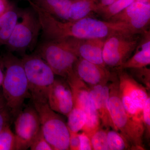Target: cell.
Listing matches in <instances>:
<instances>
[{
	"label": "cell",
	"instance_id": "obj_24",
	"mask_svg": "<svg viewBox=\"0 0 150 150\" xmlns=\"http://www.w3.org/2000/svg\"><path fill=\"white\" fill-rule=\"evenodd\" d=\"M134 1V0H116L112 4L98 10L96 13L100 15L106 20L109 21Z\"/></svg>",
	"mask_w": 150,
	"mask_h": 150
},
{
	"label": "cell",
	"instance_id": "obj_37",
	"mask_svg": "<svg viewBox=\"0 0 150 150\" xmlns=\"http://www.w3.org/2000/svg\"><path fill=\"white\" fill-rule=\"evenodd\" d=\"M25 1H28V0H25Z\"/></svg>",
	"mask_w": 150,
	"mask_h": 150
},
{
	"label": "cell",
	"instance_id": "obj_30",
	"mask_svg": "<svg viewBox=\"0 0 150 150\" xmlns=\"http://www.w3.org/2000/svg\"><path fill=\"white\" fill-rule=\"evenodd\" d=\"M12 117H13L7 108L0 110V132L6 126L10 125Z\"/></svg>",
	"mask_w": 150,
	"mask_h": 150
},
{
	"label": "cell",
	"instance_id": "obj_29",
	"mask_svg": "<svg viewBox=\"0 0 150 150\" xmlns=\"http://www.w3.org/2000/svg\"><path fill=\"white\" fill-rule=\"evenodd\" d=\"M30 148L31 150H53L43 136L41 129L35 137Z\"/></svg>",
	"mask_w": 150,
	"mask_h": 150
},
{
	"label": "cell",
	"instance_id": "obj_19",
	"mask_svg": "<svg viewBox=\"0 0 150 150\" xmlns=\"http://www.w3.org/2000/svg\"><path fill=\"white\" fill-rule=\"evenodd\" d=\"M136 53L129 58L119 69H137L148 67L150 64V48L137 47Z\"/></svg>",
	"mask_w": 150,
	"mask_h": 150
},
{
	"label": "cell",
	"instance_id": "obj_7",
	"mask_svg": "<svg viewBox=\"0 0 150 150\" xmlns=\"http://www.w3.org/2000/svg\"><path fill=\"white\" fill-rule=\"evenodd\" d=\"M20 14L21 21L18 22L6 45L11 52L24 53L35 46L41 27L36 12L32 8L22 11Z\"/></svg>",
	"mask_w": 150,
	"mask_h": 150
},
{
	"label": "cell",
	"instance_id": "obj_8",
	"mask_svg": "<svg viewBox=\"0 0 150 150\" xmlns=\"http://www.w3.org/2000/svg\"><path fill=\"white\" fill-rule=\"evenodd\" d=\"M38 55L48 64L54 74L67 79L75 72L74 67L79 58L71 51L55 41L41 43Z\"/></svg>",
	"mask_w": 150,
	"mask_h": 150
},
{
	"label": "cell",
	"instance_id": "obj_34",
	"mask_svg": "<svg viewBox=\"0 0 150 150\" xmlns=\"http://www.w3.org/2000/svg\"><path fill=\"white\" fill-rule=\"evenodd\" d=\"M6 107V103L2 94L0 93V110Z\"/></svg>",
	"mask_w": 150,
	"mask_h": 150
},
{
	"label": "cell",
	"instance_id": "obj_5",
	"mask_svg": "<svg viewBox=\"0 0 150 150\" xmlns=\"http://www.w3.org/2000/svg\"><path fill=\"white\" fill-rule=\"evenodd\" d=\"M43 136L53 150H69L70 132L62 117L46 103H33Z\"/></svg>",
	"mask_w": 150,
	"mask_h": 150
},
{
	"label": "cell",
	"instance_id": "obj_23",
	"mask_svg": "<svg viewBox=\"0 0 150 150\" xmlns=\"http://www.w3.org/2000/svg\"><path fill=\"white\" fill-rule=\"evenodd\" d=\"M108 144L110 150L131 149V145L123 135L118 131L107 130Z\"/></svg>",
	"mask_w": 150,
	"mask_h": 150
},
{
	"label": "cell",
	"instance_id": "obj_18",
	"mask_svg": "<svg viewBox=\"0 0 150 150\" xmlns=\"http://www.w3.org/2000/svg\"><path fill=\"white\" fill-rule=\"evenodd\" d=\"M96 9L95 0H72L69 9V21L86 17L92 12H95Z\"/></svg>",
	"mask_w": 150,
	"mask_h": 150
},
{
	"label": "cell",
	"instance_id": "obj_20",
	"mask_svg": "<svg viewBox=\"0 0 150 150\" xmlns=\"http://www.w3.org/2000/svg\"><path fill=\"white\" fill-rule=\"evenodd\" d=\"M67 117L69 130L74 133L82 130L86 121V115L83 110L74 106Z\"/></svg>",
	"mask_w": 150,
	"mask_h": 150
},
{
	"label": "cell",
	"instance_id": "obj_9",
	"mask_svg": "<svg viewBox=\"0 0 150 150\" xmlns=\"http://www.w3.org/2000/svg\"><path fill=\"white\" fill-rule=\"evenodd\" d=\"M137 34L119 33L105 39L103 58L106 66L119 68L129 59L139 43Z\"/></svg>",
	"mask_w": 150,
	"mask_h": 150
},
{
	"label": "cell",
	"instance_id": "obj_28",
	"mask_svg": "<svg viewBox=\"0 0 150 150\" xmlns=\"http://www.w3.org/2000/svg\"><path fill=\"white\" fill-rule=\"evenodd\" d=\"M143 120L144 123V134L145 139L149 142L150 138V97L146 100L143 109Z\"/></svg>",
	"mask_w": 150,
	"mask_h": 150
},
{
	"label": "cell",
	"instance_id": "obj_3",
	"mask_svg": "<svg viewBox=\"0 0 150 150\" xmlns=\"http://www.w3.org/2000/svg\"><path fill=\"white\" fill-rule=\"evenodd\" d=\"M108 83V108L110 118L117 131L129 142L132 150H145L143 144L144 125L134 121L127 113L121 101L118 78L112 75Z\"/></svg>",
	"mask_w": 150,
	"mask_h": 150
},
{
	"label": "cell",
	"instance_id": "obj_31",
	"mask_svg": "<svg viewBox=\"0 0 150 150\" xmlns=\"http://www.w3.org/2000/svg\"><path fill=\"white\" fill-rule=\"evenodd\" d=\"M79 134L80 144L79 150H93L91 138L83 132Z\"/></svg>",
	"mask_w": 150,
	"mask_h": 150
},
{
	"label": "cell",
	"instance_id": "obj_10",
	"mask_svg": "<svg viewBox=\"0 0 150 150\" xmlns=\"http://www.w3.org/2000/svg\"><path fill=\"white\" fill-rule=\"evenodd\" d=\"M66 80L71 90L73 107L78 108L85 113L86 121L82 131L91 138L94 132L100 127L101 121L91 103L90 88L78 77L75 71Z\"/></svg>",
	"mask_w": 150,
	"mask_h": 150
},
{
	"label": "cell",
	"instance_id": "obj_22",
	"mask_svg": "<svg viewBox=\"0 0 150 150\" xmlns=\"http://www.w3.org/2000/svg\"><path fill=\"white\" fill-rule=\"evenodd\" d=\"M147 4L134 1L121 12L111 18L108 21L121 22L126 23L128 24V21L130 19L132 18L139 11L144 8Z\"/></svg>",
	"mask_w": 150,
	"mask_h": 150
},
{
	"label": "cell",
	"instance_id": "obj_16",
	"mask_svg": "<svg viewBox=\"0 0 150 150\" xmlns=\"http://www.w3.org/2000/svg\"><path fill=\"white\" fill-rule=\"evenodd\" d=\"M27 1L60 20L69 21V9L72 0H28Z\"/></svg>",
	"mask_w": 150,
	"mask_h": 150
},
{
	"label": "cell",
	"instance_id": "obj_25",
	"mask_svg": "<svg viewBox=\"0 0 150 150\" xmlns=\"http://www.w3.org/2000/svg\"><path fill=\"white\" fill-rule=\"evenodd\" d=\"M16 150V137L8 125L0 132V150Z\"/></svg>",
	"mask_w": 150,
	"mask_h": 150
},
{
	"label": "cell",
	"instance_id": "obj_35",
	"mask_svg": "<svg viewBox=\"0 0 150 150\" xmlns=\"http://www.w3.org/2000/svg\"><path fill=\"white\" fill-rule=\"evenodd\" d=\"M4 68L1 62H0V87L2 85L3 81H4Z\"/></svg>",
	"mask_w": 150,
	"mask_h": 150
},
{
	"label": "cell",
	"instance_id": "obj_1",
	"mask_svg": "<svg viewBox=\"0 0 150 150\" xmlns=\"http://www.w3.org/2000/svg\"><path fill=\"white\" fill-rule=\"evenodd\" d=\"M46 40L59 42L70 38L79 39L106 38L119 33H139L127 23L103 21L86 17L78 20H60L38 7L33 6Z\"/></svg>",
	"mask_w": 150,
	"mask_h": 150
},
{
	"label": "cell",
	"instance_id": "obj_17",
	"mask_svg": "<svg viewBox=\"0 0 150 150\" xmlns=\"http://www.w3.org/2000/svg\"><path fill=\"white\" fill-rule=\"evenodd\" d=\"M20 13L14 5L0 17V47L6 45L18 22Z\"/></svg>",
	"mask_w": 150,
	"mask_h": 150
},
{
	"label": "cell",
	"instance_id": "obj_6",
	"mask_svg": "<svg viewBox=\"0 0 150 150\" xmlns=\"http://www.w3.org/2000/svg\"><path fill=\"white\" fill-rule=\"evenodd\" d=\"M118 81L120 97L126 112L134 121L144 125L143 108L149 93L144 86L124 69H120Z\"/></svg>",
	"mask_w": 150,
	"mask_h": 150
},
{
	"label": "cell",
	"instance_id": "obj_4",
	"mask_svg": "<svg viewBox=\"0 0 150 150\" xmlns=\"http://www.w3.org/2000/svg\"><path fill=\"white\" fill-rule=\"evenodd\" d=\"M21 60L33 103H48V92L55 79L54 72L38 54L24 55Z\"/></svg>",
	"mask_w": 150,
	"mask_h": 150
},
{
	"label": "cell",
	"instance_id": "obj_14",
	"mask_svg": "<svg viewBox=\"0 0 150 150\" xmlns=\"http://www.w3.org/2000/svg\"><path fill=\"white\" fill-rule=\"evenodd\" d=\"M74 69L78 77L89 87L107 84L112 77L105 67L81 58L76 62Z\"/></svg>",
	"mask_w": 150,
	"mask_h": 150
},
{
	"label": "cell",
	"instance_id": "obj_27",
	"mask_svg": "<svg viewBox=\"0 0 150 150\" xmlns=\"http://www.w3.org/2000/svg\"><path fill=\"white\" fill-rule=\"evenodd\" d=\"M133 75L145 86L148 91L150 88V70L147 67L137 69H131Z\"/></svg>",
	"mask_w": 150,
	"mask_h": 150
},
{
	"label": "cell",
	"instance_id": "obj_12",
	"mask_svg": "<svg viewBox=\"0 0 150 150\" xmlns=\"http://www.w3.org/2000/svg\"><path fill=\"white\" fill-rule=\"evenodd\" d=\"M105 39L70 38L57 42L61 43L79 58L106 67L103 58V49Z\"/></svg>",
	"mask_w": 150,
	"mask_h": 150
},
{
	"label": "cell",
	"instance_id": "obj_11",
	"mask_svg": "<svg viewBox=\"0 0 150 150\" xmlns=\"http://www.w3.org/2000/svg\"><path fill=\"white\" fill-rule=\"evenodd\" d=\"M15 121L16 150H26L41 129L40 117L35 107L28 106L18 112Z\"/></svg>",
	"mask_w": 150,
	"mask_h": 150
},
{
	"label": "cell",
	"instance_id": "obj_32",
	"mask_svg": "<svg viewBox=\"0 0 150 150\" xmlns=\"http://www.w3.org/2000/svg\"><path fill=\"white\" fill-rule=\"evenodd\" d=\"M69 131V150H79L80 140L78 133H74Z\"/></svg>",
	"mask_w": 150,
	"mask_h": 150
},
{
	"label": "cell",
	"instance_id": "obj_36",
	"mask_svg": "<svg viewBox=\"0 0 150 150\" xmlns=\"http://www.w3.org/2000/svg\"><path fill=\"white\" fill-rule=\"evenodd\" d=\"M134 1L141 2L142 3H146V4L150 3V0H134Z\"/></svg>",
	"mask_w": 150,
	"mask_h": 150
},
{
	"label": "cell",
	"instance_id": "obj_26",
	"mask_svg": "<svg viewBox=\"0 0 150 150\" xmlns=\"http://www.w3.org/2000/svg\"><path fill=\"white\" fill-rule=\"evenodd\" d=\"M107 130L101 127L96 130L91 137L93 150H110L107 139Z\"/></svg>",
	"mask_w": 150,
	"mask_h": 150
},
{
	"label": "cell",
	"instance_id": "obj_21",
	"mask_svg": "<svg viewBox=\"0 0 150 150\" xmlns=\"http://www.w3.org/2000/svg\"><path fill=\"white\" fill-rule=\"evenodd\" d=\"M150 20V4H148L130 19L128 24L132 29L139 33L149 24Z\"/></svg>",
	"mask_w": 150,
	"mask_h": 150
},
{
	"label": "cell",
	"instance_id": "obj_15",
	"mask_svg": "<svg viewBox=\"0 0 150 150\" xmlns=\"http://www.w3.org/2000/svg\"><path fill=\"white\" fill-rule=\"evenodd\" d=\"M90 88V96L91 103L96 110L101 124L107 129L111 128L117 131L110 118L108 108V100L109 96L108 83L98 85Z\"/></svg>",
	"mask_w": 150,
	"mask_h": 150
},
{
	"label": "cell",
	"instance_id": "obj_13",
	"mask_svg": "<svg viewBox=\"0 0 150 150\" xmlns=\"http://www.w3.org/2000/svg\"><path fill=\"white\" fill-rule=\"evenodd\" d=\"M48 103L52 110L68 116L74 103L71 90L66 80L55 79L48 92Z\"/></svg>",
	"mask_w": 150,
	"mask_h": 150
},
{
	"label": "cell",
	"instance_id": "obj_33",
	"mask_svg": "<svg viewBox=\"0 0 150 150\" xmlns=\"http://www.w3.org/2000/svg\"><path fill=\"white\" fill-rule=\"evenodd\" d=\"M12 4L8 0H0V17L9 8Z\"/></svg>",
	"mask_w": 150,
	"mask_h": 150
},
{
	"label": "cell",
	"instance_id": "obj_2",
	"mask_svg": "<svg viewBox=\"0 0 150 150\" xmlns=\"http://www.w3.org/2000/svg\"><path fill=\"white\" fill-rule=\"evenodd\" d=\"M0 62L5 69L2 94L11 115L16 118L30 96L27 77L21 59L11 53L4 55Z\"/></svg>",
	"mask_w": 150,
	"mask_h": 150
}]
</instances>
